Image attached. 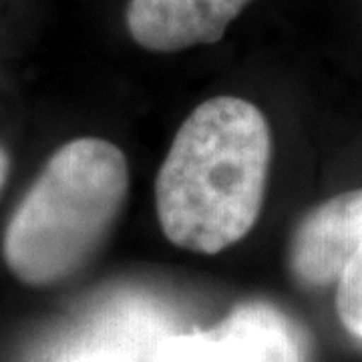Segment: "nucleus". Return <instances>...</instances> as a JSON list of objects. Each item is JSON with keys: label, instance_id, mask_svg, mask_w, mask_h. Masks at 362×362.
<instances>
[{"label": "nucleus", "instance_id": "4", "mask_svg": "<svg viewBox=\"0 0 362 362\" xmlns=\"http://www.w3.org/2000/svg\"><path fill=\"white\" fill-rule=\"evenodd\" d=\"M362 244V187L308 211L292 233L290 274L304 288L338 282Z\"/></svg>", "mask_w": 362, "mask_h": 362}, {"label": "nucleus", "instance_id": "2", "mask_svg": "<svg viewBox=\"0 0 362 362\" xmlns=\"http://www.w3.org/2000/svg\"><path fill=\"white\" fill-rule=\"evenodd\" d=\"M129 194V163L115 143L81 137L59 147L21 199L2 238V256L28 286L63 282L85 268Z\"/></svg>", "mask_w": 362, "mask_h": 362}, {"label": "nucleus", "instance_id": "6", "mask_svg": "<svg viewBox=\"0 0 362 362\" xmlns=\"http://www.w3.org/2000/svg\"><path fill=\"white\" fill-rule=\"evenodd\" d=\"M337 312L342 326L362 340V244L338 280Z\"/></svg>", "mask_w": 362, "mask_h": 362}, {"label": "nucleus", "instance_id": "8", "mask_svg": "<svg viewBox=\"0 0 362 362\" xmlns=\"http://www.w3.org/2000/svg\"><path fill=\"white\" fill-rule=\"evenodd\" d=\"M6 175H8V156H6V151L0 147V189H2V185H4V181H6Z\"/></svg>", "mask_w": 362, "mask_h": 362}, {"label": "nucleus", "instance_id": "5", "mask_svg": "<svg viewBox=\"0 0 362 362\" xmlns=\"http://www.w3.org/2000/svg\"><path fill=\"white\" fill-rule=\"evenodd\" d=\"M254 0H129L125 23L145 51L177 52L214 45Z\"/></svg>", "mask_w": 362, "mask_h": 362}, {"label": "nucleus", "instance_id": "1", "mask_svg": "<svg viewBox=\"0 0 362 362\" xmlns=\"http://www.w3.org/2000/svg\"><path fill=\"white\" fill-rule=\"evenodd\" d=\"M272 133L262 109L220 95L195 107L175 133L156 180V211L173 246L220 254L258 220Z\"/></svg>", "mask_w": 362, "mask_h": 362}, {"label": "nucleus", "instance_id": "7", "mask_svg": "<svg viewBox=\"0 0 362 362\" xmlns=\"http://www.w3.org/2000/svg\"><path fill=\"white\" fill-rule=\"evenodd\" d=\"M69 362H125L121 356H115L111 352H89V354H81L77 358Z\"/></svg>", "mask_w": 362, "mask_h": 362}, {"label": "nucleus", "instance_id": "3", "mask_svg": "<svg viewBox=\"0 0 362 362\" xmlns=\"http://www.w3.org/2000/svg\"><path fill=\"white\" fill-rule=\"evenodd\" d=\"M157 362H306L304 342L284 312L242 302L218 326L163 340Z\"/></svg>", "mask_w": 362, "mask_h": 362}]
</instances>
